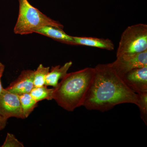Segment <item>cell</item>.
Wrapping results in <instances>:
<instances>
[{"instance_id":"4","label":"cell","mask_w":147,"mask_h":147,"mask_svg":"<svg viewBox=\"0 0 147 147\" xmlns=\"http://www.w3.org/2000/svg\"><path fill=\"white\" fill-rule=\"evenodd\" d=\"M147 50V25L139 24L126 28L122 34L116 53L117 57Z\"/></svg>"},{"instance_id":"15","label":"cell","mask_w":147,"mask_h":147,"mask_svg":"<svg viewBox=\"0 0 147 147\" xmlns=\"http://www.w3.org/2000/svg\"><path fill=\"white\" fill-rule=\"evenodd\" d=\"M138 100L137 106L140 110L142 119L146 125L147 123V92L137 94Z\"/></svg>"},{"instance_id":"3","label":"cell","mask_w":147,"mask_h":147,"mask_svg":"<svg viewBox=\"0 0 147 147\" xmlns=\"http://www.w3.org/2000/svg\"><path fill=\"white\" fill-rule=\"evenodd\" d=\"M19 12L14 28L15 34H31L38 29L51 26L63 29L62 24L53 20L31 5L28 0H18Z\"/></svg>"},{"instance_id":"12","label":"cell","mask_w":147,"mask_h":147,"mask_svg":"<svg viewBox=\"0 0 147 147\" xmlns=\"http://www.w3.org/2000/svg\"><path fill=\"white\" fill-rule=\"evenodd\" d=\"M22 112L27 118L37 106L38 103L33 98L30 93L18 95Z\"/></svg>"},{"instance_id":"2","label":"cell","mask_w":147,"mask_h":147,"mask_svg":"<svg viewBox=\"0 0 147 147\" xmlns=\"http://www.w3.org/2000/svg\"><path fill=\"white\" fill-rule=\"evenodd\" d=\"M94 74V68L90 67L67 73L54 88L53 99L69 112L84 106Z\"/></svg>"},{"instance_id":"14","label":"cell","mask_w":147,"mask_h":147,"mask_svg":"<svg viewBox=\"0 0 147 147\" xmlns=\"http://www.w3.org/2000/svg\"><path fill=\"white\" fill-rule=\"evenodd\" d=\"M49 67H45L40 64L34 71V87L44 86L47 73L50 71Z\"/></svg>"},{"instance_id":"16","label":"cell","mask_w":147,"mask_h":147,"mask_svg":"<svg viewBox=\"0 0 147 147\" xmlns=\"http://www.w3.org/2000/svg\"><path fill=\"white\" fill-rule=\"evenodd\" d=\"M1 147H24V144L20 142L13 134L7 133L5 141Z\"/></svg>"},{"instance_id":"5","label":"cell","mask_w":147,"mask_h":147,"mask_svg":"<svg viewBox=\"0 0 147 147\" xmlns=\"http://www.w3.org/2000/svg\"><path fill=\"white\" fill-rule=\"evenodd\" d=\"M111 64L121 77L132 69L147 66V50L137 54L119 56Z\"/></svg>"},{"instance_id":"6","label":"cell","mask_w":147,"mask_h":147,"mask_svg":"<svg viewBox=\"0 0 147 147\" xmlns=\"http://www.w3.org/2000/svg\"><path fill=\"white\" fill-rule=\"evenodd\" d=\"M0 115L7 120L11 117L26 119L22 112L18 94L4 88L0 93Z\"/></svg>"},{"instance_id":"11","label":"cell","mask_w":147,"mask_h":147,"mask_svg":"<svg viewBox=\"0 0 147 147\" xmlns=\"http://www.w3.org/2000/svg\"><path fill=\"white\" fill-rule=\"evenodd\" d=\"M72 65V61H70L63 66L58 65L52 67L46 76L45 86H51L54 88L57 87L59 80L65 76Z\"/></svg>"},{"instance_id":"17","label":"cell","mask_w":147,"mask_h":147,"mask_svg":"<svg viewBox=\"0 0 147 147\" xmlns=\"http://www.w3.org/2000/svg\"><path fill=\"white\" fill-rule=\"evenodd\" d=\"M5 68V66L2 63L0 62V93L4 89L2 85L1 79L2 76L3 74Z\"/></svg>"},{"instance_id":"10","label":"cell","mask_w":147,"mask_h":147,"mask_svg":"<svg viewBox=\"0 0 147 147\" xmlns=\"http://www.w3.org/2000/svg\"><path fill=\"white\" fill-rule=\"evenodd\" d=\"M75 45H85L112 51L115 45L111 40L88 37L73 36Z\"/></svg>"},{"instance_id":"9","label":"cell","mask_w":147,"mask_h":147,"mask_svg":"<svg viewBox=\"0 0 147 147\" xmlns=\"http://www.w3.org/2000/svg\"><path fill=\"white\" fill-rule=\"evenodd\" d=\"M35 33L48 37L62 43L75 45L73 36L66 33L62 29L53 26H45L38 29Z\"/></svg>"},{"instance_id":"1","label":"cell","mask_w":147,"mask_h":147,"mask_svg":"<svg viewBox=\"0 0 147 147\" xmlns=\"http://www.w3.org/2000/svg\"><path fill=\"white\" fill-rule=\"evenodd\" d=\"M92 82L84 106L87 110L104 112L122 103L137 105L138 96L125 84L111 63L96 66Z\"/></svg>"},{"instance_id":"13","label":"cell","mask_w":147,"mask_h":147,"mask_svg":"<svg viewBox=\"0 0 147 147\" xmlns=\"http://www.w3.org/2000/svg\"><path fill=\"white\" fill-rule=\"evenodd\" d=\"M53 88H48L47 86L34 87L30 92V94L33 98L37 102L41 100H53Z\"/></svg>"},{"instance_id":"18","label":"cell","mask_w":147,"mask_h":147,"mask_svg":"<svg viewBox=\"0 0 147 147\" xmlns=\"http://www.w3.org/2000/svg\"><path fill=\"white\" fill-rule=\"evenodd\" d=\"M7 120L3 117L0 115V131L5 128L7 123Z\"/></svg>"},{"instance_id":"7","label":"cell","mask_w":147,"mask_h":147,"mask_svg":"<svg viewBox=\"0 0 147 147\" xmlns=\"http://www.w3.org/2000/svg\"><path fill=\"white\" fill-rule=\"evenodd\" d=\"M121 78L135 93L147 92V66L132 69Z\"/></svg>"},{"instance_id":"8","label":"cell","mask_w":147,"mask_h":147,"mask_svg":"<svg viewBox=\"0 0 147 147\" xmlns=\"http://www.w3.org/2000/svg\"><path fill=\"white\" fill-rule=\"evenodd\" d=\"M34 71L32 69L23 70L5 89L18 95L30 93L34 87Z\"/></svg>"}]
</instances>
